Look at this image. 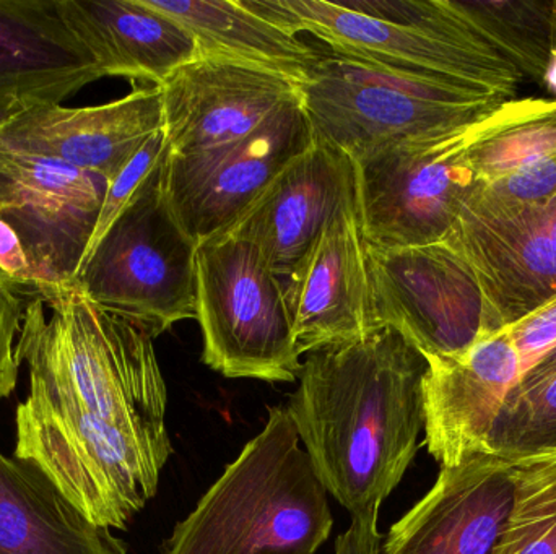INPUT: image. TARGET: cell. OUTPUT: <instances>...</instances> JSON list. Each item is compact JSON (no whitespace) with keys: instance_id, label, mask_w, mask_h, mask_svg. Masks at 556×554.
<instances>
[{"instance_id":"obj_1","label":"cell","mask_w":556,"mask_h":554,"mask_svg":"<svg viewBox=\"0 0 556 554\" xmlns=\"http://www.w3.org/2000/svg\"><path fill=\"white\" fill-rule=\"evenodd\" d=\"M16 358L28 364L29 394L13 455L38 465L94 526L126 529L173 451L152 334L71 286L29 299Z\"/></svg>"},{"instance_id":"obj_2","label":"cell","mask_w":556,"mask_h":554,"mask_svg":"<svg viewBox=\"0 0 556 554\" xmlns=\"http://www.w3.org/2000/svg\"><path fill=\"white\" fill-rule=\"evenodd\" d=\"M428 361L394 328L307 353L290 413L327 494L378 517L418 451Z\"/></svg>"},{"instance_id":"obj_3","label":"cell","mask_w":556,"mask_h":554,"mask_svg":"<svg viewBox=\"0 0 556 554\" xmlns=\"http://www.w3.org/2000/svg\"><path fill=\"white\" fill-rule=\"evenodd\" d=\"M320 484L285 407L176 526L165 554H314L332 532Z\"/></svg>"},{"instance_id":"obj_4","label":"cell","mask_w":556,"mask_h":554,"mask_svg":"<svg viewBox=\"0 0 556 554\" xmlns=\"http://www.w3.org/2000/svg\"><path fill=\"white\" fill-rule=\"evenodd\" d=\"M168 158L169 150L88 250L72 285L153 338L195 319L199 243L169 202Z\"/></svg>"},{"instance_id":"obj_5","label":"cell","mask_w":556,"mask_h":554,"mask_svg":"<svg viewBox=\"0 0 556 554\" xmlns=\"http://www.w3.org/2000/svg\"><path fill=\"white\" fill-rule=\"evenodd\" d=\"M301 103L314 139L355 162L392 143L472 126L502 101L329 54L301 85Z\"/></svg>"},{"instance_id":"obj_6","label":"cell","mask_w":556,"mask_h":554,"mask_svg":"<svg viewBox=\"0 0 556 554\" xmlns=\"http://www.w3.org/2000/svg\"><path fill=\"white\" fill-rule=\"evenodd\" d=\"M110 182L0 145V275L33 296L74 285Z\"/></svg>"},{"instance_id":"obj_7","label":"cell","mask_w":556,"mask_h":554,"mask_svg":"<svg viewBox=\"0 0 556 554\" xmlns=\"http://www.w3.org/2000/svg\"><path fill=\"white\" fill-rule=\"evenodd\" d=\"M195 319L202 360L225 377L294 383L301 361L283 285L250 241L218 233L201 241Z\"/></svg>"},{"instance_id":"obj_8","label":"cell","mask_w":556,"mask_h":554,"mask_svg":"<svg viewBox=\"0 0 556 554\" xmlns=\"http://www.w3.org/2000/svg\"><path fill=\"white\" fill-rule=\"evenodd\" d=\"M269 22L326 42L330 54L441 81L492 101L515 100L525 74L500 52L327 0H243Z\"/></svg>"},{"instance_id":"obj_9","label":"cell","mask_w":556,"mask_h":554,"mask_svg":"<svg viewBox=\"0 0 556 554\" xmlns=\"http://www.w3.org/2000/svg\"><path fill=\"white\" fill-rule=\"evenodd\" d=\"M477 124L392 143L353 162L356 214L366 246L401 249L443 240L477 185L464 162Z\"/></svg>"},{"instance_id":"obj_10","label":"cell","mask_w":556,"mask_h":554,"mask_svg":"<svg viewBox=\"0 0 556 554\" xmlns=\"http://www.w3.org/2000/svg\"><path fill=\"white\" fill-rule=\"evenodd\" d=\"M440 243L476 283L485 334L513 327L556 296V241L542 205L476 185Z\"/></svg>"},{"instance_id":"obj_11","label":"cell","mask_w":556,"mask_h":554,"mask_svg":"<svg viewBox=\"0 0 556 554\" xmlns=\"http://www.w3.org/2000/svg\"><path fill=\"white\" fill-rule=\"evenodd\" d=\"M314 142L296 103L243 139L192 155L169 152L166 188L182 227L198 243L224 233Z\"/></svg>"},{"instance_id":"obj_12","label":"cell","mask_w":556,"mask_h":554,"mask_svg":"<svg viewBox=\"0 0 556 554\" xmlns=\"http://www.w3.org/2000/svg\"><path fill=\"white\" fill-rule=\"evenodd\" d=\"M379 328H394L425 360L469 348L483 331L476 283L443 243L378 249L366 246Z\"/></svg>"},{"instance_id":"obj_13","label":"cell","mask_w":556,"mask_h":554,"mask_svg":"<svg viewBox=\"0 0 556 554\" xmlns=\"http://www.w3.org/2000/svg\"><path fill=\"white\" fill-rule=\"evenodd\" d=\"M172 155L185 156L243 139L291 104L301 85L274 72L225 59L198 57L162 85Z\"/></svg>"},{"instance_id":"obj_14","label":"cell","mask_w":556,"mask_h":554,"mask_svg":"<svg viewBox=\"0 0 556 554\" xmlns=\"http://www.w3.org/2000/svg\"><path fill=\"white\" fill-rule=\"evenodd\" d=\"M424 377L425 445L441 467L490 452L506 400L522 368L508 331L483 334L460 353L428 358Z\"/></svg>"},{"instance_id":"obj_15","label":"cell","mask_w":556,"mask_h":554,"mask_svg":"<svg viewBox=\"0 0 556 554\" xmlns=\"http://www.w3.org/2000/svg\"><path fill=\"white\" fill-rule=\"evenodd\" d=\"M353 204L352 158L316 140L224 233L253 243L285 286L313 250L327 223Z\"/></svg>"},{"instance_id":"obj_16","label":"cell","mask_w":556,"mask_h":554,"mask_svg":"<svg viewBox=\"0 0 556 554\" xmlns=\"http://www.w3.org/2000/svg\"><path fill=\"white\" fill-rule=\"evenodd\" d=\"M165 129L162 90L134 85L121 100L88 107H33L0 124V145L59 159L113 181L143 143Z\"/></svg>"},{"instance_id":"obj_17","label":"cell","mask_w":556,"mask_h":554,"mask_svg":"<svg viewBox=\"0 0 556 554\" xmlns=\"http://www.w3.org/2000/svg\"><path fill=\"white\" fill-rule=\"evenodd\" d=\"M283 289L300 357L379 331L356 202L327 223Z\"/></svg>"},{"instance_id":"obj_18","label":"cell","mask_w":556,"mask_h":554,"mask_svg":"<svg viewBox=\"0 0 556 554\" xmlns=\"http://www.w3.org/2000/svg\"><path fill=\"white\" fill-rule=\"evenodd\" d=\"M511 464L490 451L443 467L379 554H492L513 504Z\"/></svg>"},{"instance_id":"obj_19","label":"cell","mask_w":556,"mask_h":554,"mask_svg":"<svg viewBox=\"0 0 556 554\" xmlns=\"http://www.w3.org/2000/svg\"><path fill=\"white\" fill-rule=\"evenodd\" d=\"M103 78L58 2L0 0V120L61 104Z\"/></svg>"},{"instance_id":"obj_20","label":"cell","mask_w":556,"mask_h":554,"mask_svg":"<svg viewBox=\"0 0 556 554\" xmlns=\"http://www.w3.org/2000/svg\"><path fill=\"white\" fill-rule=\"evenodd\" d=\"M58 9L103 77L160 87L198 57L192 36L142 0H59Z\"/></svg>"},{"instance_id":"obj_21","label":"cell","mask_w":556,"mask_h":554,"mask_svg":"<svg viewBox=\"0 0 556 554\" xmlns=\"http://www.w3.org/2000/svg\"><path fill=\"white\" fill-rule=\"evenodd\" d=\"M0 554H126L29 461L0 454Z\"/></svg>"},{"instance_id":"obj_22","label":"cell","mask_w":556,"mask_h":554,"mask_svg":"<svg viewBox=\"0 0 556 554\" xmlns=\"http://www.w3.org/2000/svg\"><path fill=\"white\" fill-rule=\"evenodd\" d=\"M178 22L201 57L225 59L303 85L323 52L244 5L243 0H142Z\"/></svg>"},{"instance_id":"obj_23","label":"cell","mask_w":556,"mask_h":554,"mask_svg":"<svg viewBox=\"0 0 556 554\" xmlns=\"http://www.w3.org/2000/svg\"><path fill=\"white\" fill-rule=\"evenodd\" d=\"M556 153V100L505 101L473 127L464 162L490 185Z\"/></svg>"},{"instance_id":"obj_24","label":"cell","mask_w":556,"mask_h":554,"mask_svg":"<svg viewBox=\"0 0 556 554\" xmlns=\"http://www.w3.org/2000/svg\"><path fill=\"white\" fill-rule=\"evenodd\" d=\"M506 458L515 490L492 554H556V449Z\"/></svg>"},{"instance_id":"obj_25","label":"cell","mask_w":556,"mask_h":554,"mask_svg":"<svg viewBox=\"0 0 556 554\" xmlns=\"http://www.w3.org/2000/svg\"><path fill=\"white\" fill-rule=\"evenodd\" d=\"M490 448L502 455L556 449V373L515 387L493 429Z\"/></svg>"},{"instance_id":"obj_26","label":"cell","mask_w":556,"mask_h":554,"mask_svg":"<svg viewBox=\"0 0 556 554\" xmlns=\"http://www.w3.org/2000/svg\"><path fill=\"white\" fill-rule=\"evenodd\" d=\"M168 150L169 145L165 130H160L143 143L142 149L124 166L123 171L110 182L103 207H101L100 220H98L97 230H94L93 237H91L88 250L106 233L108 228L116 220L117 215L124 210V207L129 204L130 198L139 191L140 185L149 178L155 166L162 162Z\"/></svg>"},{"instance_id":"obj_27","label":"cell","mask_w":556,"mask_h":554,"mask_svg":"<svg viewBox=\"0 0 556 554\" xmlns=\"http://www.w3.org/2000/svg\"><path fill=\"white\" fill-rule=\"evenodd\" d=\"M25 292L0 275V400L9 397L18 379L16 340L26 311Z\"/></svg>"},{"instance_id":"obj_28","label":"cell","mask_w":556,"mask_h":554,"mask_svg":"<svg viewBox=\"0 0 556 554\" xmlns=\"http://www.w3.org/2000/svg\"><path fill=\"white\" fill-rule=\"evenodd\" d=\"M506 331L518 351L525 376L556 345V296Z\"/></svg>"},{"instance_id":"obj_29","label":"cell","mask_w":556,"mask_h":554,"mask_svg":"<svg viewBox=\"0 0 556 554\" xmlns=\"http://www.w3.org/2000/svg\"><path fill=\"white\" fill-rule=\"evenodd\" d=\"M480 188L506 201L545 204L556 192V153L495 184Z\"/></svg>"},{"instance_id":"obj_30","label":"cell","mask_w":556,"mask_h":554,"mask_svg":"<svg viewBox=\"0 0 556 554\" xmlns=\"http://www.w3.org/2000/svg\"><path fill=\"white\" fill-rule=\"evenodd\" d=\"M382 537L378 517L352 519V526L337 539L336 554H379Z\"/></svg>"},{"instance_id":"obj_31","label":"cell","mask_w":556,"mask_h":554,"mask_svg":"<svg viewBox=\"0 0 556 554\" xmlns=\"http://www.w3.org/2000/svg\"><path fill=\"white\" fill-rule=\"evenodd\" d=\"M556 373V345L529 371L528 374L522 376L521 383L532 384L539 383V381L545 379V377L552 376V374Z\"/></svg>"},{"instance_id":"obj_32","label":"cell","mask_w":556,"mask_h":554,"mask_svg":"<svg viewBox=\"0 0 556 554\" xmlns=\"http://www.w3.org/2000/svg\"><path fill=\"white\" fill-rule=\"evenodd\" d=\"M544 83L548 93L554 94L556 100V49L548 55L547 64L544 68Z\"/></svg>"},{"instance_id":"obj_33","label":"cell","mask_w":556,"mask_h":554,"mask_svg":"<svg viewBox=\"0 0 556 554\" xmlns=\"http://www.w3.org/2000/svg\"><path fill=\"white\" fill-rule=\"evenodd\" d=\"M542 211H544L547 230L551 231L552 237L556 241V192L545 204H542Z\"/></svg>"},{"instance_id":"obj_34","label":"cell","mask_w":556,"mask_h":554,"mask_svg":"<svg viewBox=\"0 0 556 554\" xmlns=\"http://www.w3.org/2000/svg\"><path fill=\"white\" fill-rule=\"evenodd\" d=\"M548 29H551V52L556 49V2L551 3L548 13Z\"/></svg>"}]
</instances>
